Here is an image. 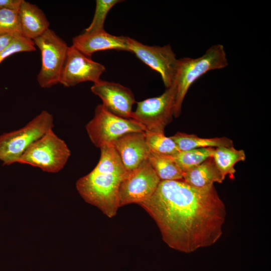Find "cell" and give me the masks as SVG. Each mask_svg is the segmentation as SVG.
Here are the masks:
<instances>
[{
  "instance_id": "obj_1",
  "label": "cell",
  "mask_w": 271,
  "mask_h": 271,
  "mask_svg": "<svg viewBox=\"0 0 271 271\" xmlns=\"http://www.w3.org/2000/svg\"><path fill=\"white\" fill-rule=\"evenodd\" d=\"M157 223L164 241L185 253L210 246L222 234L225 206L214 185L192 186L183 180L161 181L139 204Z\"/></svg>"
},
{
  "instance_id": "obj_2",
  "label": "cell",
  "mask_w": 271,
  "mask_h": 271,
  "mask_svg": "<svg viewBox=\"0 0 271 271\" xmlns=\"http://www.w3.org/2000/svg\"><path fill=\"white\" fill-rule=\"evenodd\" d=\"M100 149L97 164L77 180L76 187L87 203L112 218L119 208V187L126 171L112 144L104 145Z\"/></svg>"
},
{
  "instance_id": "obj_3",
  "label": "cell",
  "mask_w": 271,
  "mask_h": 271,
  "mask_svg": "<svg viewBox=\"0 0 271 271\" xmlns=\"http://www.w3.org/2000/svg\"><path fill=\"white\" fill-rule=\"evenodd\" d=\"M228 65L224 47L220 44L211 46L199 57L178 59L173 82L176 87L174 116L178 117L180 115L185 96L197 79L208 71L222 69Z\"/></svg>"
},
{
  "instance_id": "obj_4",
  "label": "cell",
  "mask_w": 271,
  "mask_h": 271,
  "mask_svg": "<svg viewBox=\"0 0 271 271\" xmlns=\"http://www.w3.org/2000/svg\"><path fill=\"white\" fill-rule=\"evenodd\" d=\"M53 126V115L43 110L22 128L0 135V161L6 165L17 163L29 147Z\"/></svg>"
},
{
  "instance_id": "obj_5",
  "label": "cell",
  "mask_w": 271,
  "mask_h": 271,
  "mask_svg": "<svg viewBox=\"0 0 271 271\" xmlns=\"http://www.w3.org/2000/svg\"><path fill=\"white\" fill-rule=\"evenodd\" d=\"M70 156L71 151L66 143L51 129L32 144L17 163L55 173L64 167Z\"/></svg>"
},
{
  "instance_id": "obj_6",
  "label": "cell",
  "mask_w": 271,
  "mask_h": 271,
  "mask_svg": "<svg viewBox=\"0 0 271 271\" xmlns=\"http://www.w3.org/2000/svg\"><path fill=\"white\" fill-rule=\"evenodd\" d=\"M89 139L97 148L112 144L124 134L146 131L145 127L132 118L118 116L101 104L95 109L94 115L85 126Z\"/></svg>"
},
{
  "instance_id": "obj_7",
  "label": "cell",
  "mask_w": 271,
  "mask_h": 271,
  "mask_svg": "<svg viewBox=\"0 0 271 271\" xmlns=\"http://www.w3.org/2000/svg\"><path fill=\"white\" fill-rule=\"evenodd\" d=\"M33 42L41 55V67L37 76L39 85L50 88L59 83L69 46L50 28Z\"/></svg>"
},
{
  "instance_id": "obj_8",
  "label": "cell",
  "mask_w": 271,
  "mask_h": 271,
  "mask_svg": "<svg viewBox=\"0 0 271 271\" xmlns=\"http://www.w3.org/2000/svg\"><path fill=\"white\" fill-rule=\"evenodd\" d=\"M176 87L173 82L161 95L137 102L131 118L142 124L146 131L165 133L174 116Z\"/></svg>"
},
{
  "instance_id": "obj_9",
  "label": "cell",
  "mask_w": 271,
  "mask_h": 271,
  "mask_svg": "<svg viewBox=\"0 0 271 271\" xmlns=\"http://www.w3.org/2000/svg\"><path fill=\"white\" fill-rule=\"evenodd\" d=\"M160 181L148 159L137 168L126 171L119 187V207L132 203L139 204L147 200Z\"/></svg>"
},
{
  "instance_id": "obj_10",
  "label": "cell",
  "mask_w": 271,
  "mask_h": 271,
  "mask_svg": "<svg viewBox=\"0 0 271 271\" xmlns=\"http://www.w3.org/2000/svg\"><path fill=\"white\" fill-rule=\"evenodd\" d=\"M129 52L161 75L166 88L173 84L178 59L170 44L163 46H148L126 37Z\"/></svg>"
},
{
  "instance_id": "obj_11",
  "label": "cell",
  "mask_w": 271,
  "mask_h": 271,
  "mask_svg": "<svg viewBox=\"0 0 271 271\" xmlns=\"http://www.w3.org/2000/svg\"><path fill=\"white\" fill-rule=\"evenodd\" d=\"M105 71L104 65L92 60L72 45L68 49L59 83L67 87L86 81L94 83L100 80Z\"/></svg>"
},
{
  "instance_id": "obj_12",
  "label": "cell",
  "mask_w": 271,
  "mask_h": 271,
  "mask_svg": "<svg viewBox=\"0 0 271 271\" xmlns=\"http://www.w3.org/2000/svg\"><path fill=\"white\" fill-rule=\"evenodd\" d=\"M91 90L100 98L102 104L109 112L122 118H131L132 105L136 101L129 88L100 79L93 84Z\"/></svg>"
},
{
  "instance_id": "obj_13",
  "label": "cell",
  "mask_w": 271,
  "mask_h": 271,
  "mask_svg": "<svg viewBox=\"0 0 271 271\" xmlns=\"http://www.w3.org/2000/svg\"><path fill=\"white\" fill-rule=\"evenodd\" d=\"M72 45L87 57L96 52L108 50L129 51L126 37L116 36L105 30L85 32L72 39Z\"/></svg>"
},
{
  "instance_id": "obj_14",
  "label": "cell",
  "mask_w": 271,
  "mask_h": 271,
  "mask_svg": "<svg viewBox=\"0 0 271 271\" xmlns=\"http://www.w3.org/2000/svg\"><path fill=\"white\" fill-rule=\"evenodd\" d=\"M112 144L126 171L139 167L148 159L150 153L145 131L126 133Z\"/></svg>"
},
{
  "instance_id": "obj_15",
  "label": "cell",
  "mask_w": 271,
  "mask_h": 271,
  "mask_svg": "<svg viewBox=\"0 0 271 271\" xmlns=\"http://www.w3.org/2000/svg\"><path fill=\"white\" fill-rule=\"evenodd\" d=\"M20 33L34 40L49 28V21L38 6L23 0L18 11Z\"/></svg>"
},
{
  "instance_id": "obj_16",
  "label": "cell",
  "mask_w": 271,
  "mask_h": 271,
  "mask_svg": "<svg viewBox=\"0 0 271 271\" xmlns=\"http://www.w3.org/2000/svg\"><path fill=\"white\" fill-rule=\"evenodd\" d=\"M183 180L197 188L210 186L215 182L221 183L224 181L212 157L184 172Z\"/></svg>"
},
{
  "instance_id": "obj_17",
  "label": "cell",
  "mask_w": 271,
  "mask_h": 271,
  "mask_svg": "<svg viewBox=\"0 0 271 271\" xmlns=\"http://www.w3.org/2000/svg\"><path fill=\"white\" fill-rule=\"evenodd\" d=\"M176 144L180 151L192 149L233 146V141L225 137L203 138L194 134L177 132L170 137Z\"/></svg>"
},
{
  "instance_id": "obj_18",
  "label": "cell",
  "mask_w": 271,
  "mask_h": 271,
  "mask_svg": "<svg viewBox=\"0 0 271 271\" xmlns=\"http://www.w3.org/2000/svg\"><path fill=\"white\" fill-rule=\"evenodd\" d=\"M212 158L223 180L226 176L233 178L236 172L235 165L246 159L243 150H237L232 147H221L215 149Z\"/></svg>"
},
{
  "instance_id": "obj_19",
  "label": "cell",
  "mask_w": 271,
  "mask_h": 271,
  "mask_svg": "<svg viewBox=\"0 0 271 271\" xmlns=\"http://www.w3.org/2000/svg\"><path fill=\"white\" fill-rule=\"evenodd\" d=\"M148 160L161 181L183 180L184 172L172 156L150 151Z\"/></svg>"
},
{
  "instance_id": "obj_20",
  "label": "cell",
  "mask_w": 271,
  "mask_h": 271,
  "mask_svg": "<svg viewBox=\"0 0 271 271\" xmlns=\"http://www.w3.org/2000/svg\"><path fill=\"white\" fill-rule=\"evenodd\" d=\"M215 149L205 148L179 151L172 157L180 168L185 172L212 157Z\"/></svg>"
},
{
  "instance_id": "obj_21",
  "label": "cell",
  "mask_w": 271,
  "mask_h": 271,
  "mask_svg": "<svg viewBox=\"0 0 271 271\" xmlns=\"http://www.w3.org/2000/svg\"><path fill=\"white\" fill-rule=\"evenodd\" d=\"M146 141L150 151L160 154L173 156L180 151L170 137L165 133L145 131Z\"/></svg>"
},
{
  "instance_id": "obj_22",
  "label": "cell",
  "mask_w": 271,
  "mask_h": 271,
  "mask_svg": "<svg viewBox=\"0 0 271 271\" xmlns=\"http://www.w3.org/2000/svg\"><path fill=\"white\" fill-rule=\"evenodd\" d=\"M36 50L33 40L16 33L10 44L0 52V64L10 56L19 52Z\"/></svg>"
},
{
  "instance_id": "obj_23",
  "label": "cell",
  "mask_w": 271,
  "mask_h": 271,
  "mask_svg": "<svg viewBox=\"0 0 271 271\" xmlns=\"http://www.w3.org/2000/svg\"><path fill=\"white\" fill-rule=\"evenodd\" d=\"M123 2L120 0H96L94 15L90 25L85 32L104 30L105 20L110 10L116 4Z\"/></svg>"
},
{
  "instance_id": "obj_24",
  "label": "cell",
  "mask_w": 271,
  "mask_h": 271,
  "mask_svg": "<svg viewBox=\"0 0 271 271\" xmlns=\"http://www.w3.org/2000/svg\"><path fill=\"white\" fill-rule=\"evenodd\" d=\"M18 11L13 10L0 9V33H20Z\"/></svg>"
},
{
  "instance_id": "obj_25",
  "label": "cell",
  "mask_w": 271,
  "mask_h": 271,
  "mask_svg": "<svg viewBox=\"0 0 271 271\" xmlns=\"http://www.w3.org/2000/svg\"><path fill=\"white\" fill-rule=\"evenodd\" d=\"M23 0H0V9L18 11Z\"/></svg>"
},
{
  "instance_id": "obj_26",
  "label": "cell",
  "mask_w": 271,
  "mask_h": 271,
  "mask_svg": "<svg viewBox=\"0 0 271 271\" xmlns=\"http://www.w3.org/2000/svg\"><path fill=\"white\" fill-rule=\"evenodd\" d=\"M16 34L0 33V52L10 44Z\"/></svg>"
}]
</instances>
